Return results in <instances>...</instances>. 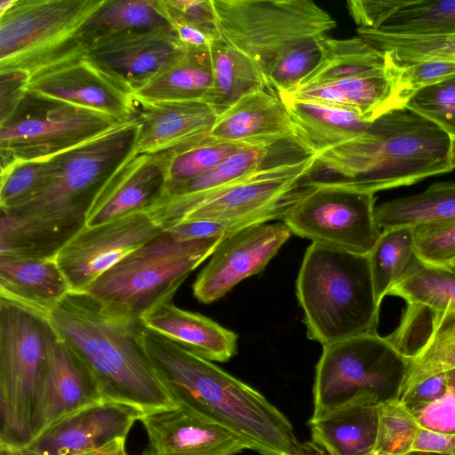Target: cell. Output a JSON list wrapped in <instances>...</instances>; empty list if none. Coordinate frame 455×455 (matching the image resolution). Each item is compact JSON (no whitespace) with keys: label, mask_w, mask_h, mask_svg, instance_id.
Segmentation results:
<instances>
[{"label":"cell","mask_w":455,"mask_h":455,"mask_svg":"<svg viewBox=\"0 0 455 455\" xmlns=\"http://www.w3.org/2000/svg\"><path fill=\"white\" fill-rule=\"evenodd\" d=\"M142 340L178 404L235 432L260 455H299L300 444L291 423L258 390L143 325Z\"/></svg>","instance_id":"6da1fadb"},{"label":"cell","mask_w":455,"mask_h":455,"mask_svg":"<svg viewBox=\"0 0 455 455\" xmlns=\"http://www.w3.org/2000/svg\"><path fill=\"white\" fill-rule=\"evenodd\" d=\"M49 319L91 371L106 400L134 406L144 413L179 405L146 351L140 320L86 291H74L52 310Z\"/></svg>","instance_id":"7a4b0ae2"},{"label":"cell","mask_w":455,"mask_h":455,"mask_svg":"<svg viewBox=\"0 0 455 455\" xmlns=\"http://www.w3.org/2000/svg\"><path fill=\"white\" fill-rule=\"evenodd\" d=\"M220 38L261 70L268 91L291 92L317 65L336 27L311 0H212Z\"/></svg>","instance_id":"3957f363"},{"label":"cell","mask_w":455,"mask_h":455,"mask_svg":"<svg viewBox=\"0 0 455 455\" xmlns=\"http://www.w3.org/2000/svg\"><path fill=\"white\" fill-rule=\"evenodd\" d=\"M451 146L435 124L406 108H395L359 136L315 154V171L375 194L451 172Z\"/></svg>","instance_id":"277c9868"},{"label":"cell","mask_w":455,"mask_h":455,"mask_svg":"<svg viewBox=\"0 0 455 455\" xmlns=\"http://www.w3.org/2000/svg\"><path fill=\"white\" fill-rule=\"evenodd\" d=\"M309 339L323 347L377 333L379 307L368 255L311 243L296 281Z\"/></svg>","instance_id":"5b68a950"},{"label":"cell","mask_w":455,"mask_h":455,"mask_svg":"<svg viewBox=\"0 0 455 455\" xmlns=\"http://www.w3.org/2000/svg\"><path fill=\"white\" fill-rule=\"evenodd\" d=\"M139 132L140 124L133 117L47 159L42 189L22 205L4 211L25 218L84 227L100 191L138 155Z\"/></svg>","instance_id":"8992f818"},{"label":"cell","mask_w":455,"mask_h":455,"mask_svg":"<svg viewBox=\"0 0 455 455\" xmlns=\"http://www.w3.org/2000/svg\"><path fill=\"white\" fill-rule=\"evenodd\" d=\"M315 166V154L299 153L273 163L221 191L188 201L164 198L147 212L164 229L183 222L206 220L240 230L282 220L303 195Z\"/></svg>","instance_id":"52a82bcc"},{"label":"cell","mask_w":455,"mask_h":455,"mask_svg":"<svg viewBox=\"0 0 455 455\" xmlns=\"http://www.w3.org/2000/svg\"><path fill=\"white\" fill-rule=\"evenodd\" d=\"M222 239L179 241L164 229L103 273L85 291L117 312L140 320L172 301L189 274L211 257Z\"/></svg>","instance_id":"ba28073f"},{"label":"cell","mask_w":455,"mask_h":455,"mask_svg":"<svg viewBox=\"0 0 455 455\" xmlns=\"http://www.w3.org/2000/svg\"><path fill=\"white\" fill-rule=\"evenodd\" d=\"M54 329L49 315L0 297V450L32 439L31 419Z\"/></svg>","instance_id":"9c48e42d"},{"label":"cell","mask_w":455,"mask_h":455,"mask_svg":"<svg viewBox=\"0 0 455 455\" xmlns=\"http://www.w3.org/2000/svg\"><path fill=\"white\" fill-rule=\"evenodd\" d=\"M106 0H17L0 16V72L29 77L84 57L83 29Z\"/></svg>","instance_id":"30bf717a"},{"label":"cell","mask_w":455,"mask_h":455,"mask_svg":"<svg viewBox=\"0 0 455 455\" xmlns=\"http://www.w3.org/2000/svg\"><path fill=\"white\" fill-rule=\"evenodd\" d=\"M404 368L405 356L378 332L323 346L315 367L311 419L377 405Z\"/></svg>","instance_id":"8fae6325"},{"label":"cell","mask_w":455,"mask_h":455,"mask_svg":"<svg viewBox=\"0 0 455 455\" xmlns=\"http://www.w3.org/2000/svg\"><path fill=\"white\" fill-rule=\"evenodd\" d=\"M123 122L27 91L12 111L0 119L1 167L47 160Z\"/></svg>","instance_id":"7c38bea8"},{"label":"cell","mask_w":455,"mask_h":455,"mask_svg":"<svg viewBox=\"0 0 455 455\" xmlns=\"http://www.w3.org/2000/svg\"><path fill=\"white\" fill-rule=\"evenodd\" d=\"M375 194L337 179H312L281 221L312 243L368 255L381 229L375 220Z\"/></svg>","instance_id":"4fadbf2b"},{"label":"cell","mask_w":455,"mask_h":455,"mask_svg":"<svg viewBox=\"0 0 455 455\" xmlns=\"http://www.w3.org/2000/svg\"><path fill=\"white\" fill-rule=\"evenodd\" d=\"M163 230L147 212H134L84 226L55 259L71 291H85L103 273Z\"/></svg>","instance_id":"5bb4252c"},{"label":"cell","mask_w":455,"mask_h":455,"mask_svg":"<svg viewBox=\"0 0 455 455\" xmlns=\"http://www.w3.org/2000/svg\"><path fill=\"white\" fill-rule=\"evenodd\" d=\"M291 234L283 221H277L251 225L224 237L193 284L195 297L212 303L262 272Z\"/></svg>","instance_id":"9a60e30c"},{"label":"cell","mask_w":455,"mask_h":455,"mask_svg":"<svg viewBox=\"0 0 455 455\" xmlns=\"http://www.w3.org/2000/svg\"><path fill=\"white\" fill-rule=\"evenodd\" d=\"M144 412L129 404L104 400L57 420L16 455H79L116 439H126Z\"/></svg>","instance_id":"2e32d148"},{"label":"cell","mask_w":455,"mask_h":455,"mask_svg":"<svg viewBox=\"0 0 455 455\" xmlns=\"http://www.w3.org/2000/svg\"><path fill=\"white\" fill-rule=\"evenodd\" d=\"M27 91L114 116L134 117L135 99L126 85L84 57L60 62L29 77Z\"/></svg>","instance_id":"e0dca14e"},{"label":"cell","mask_w":455,"mask_h":455,"mask_svg":"<svg viewBox=\"0 0 455 455\" xmlns=\"http://www.w3.org/2000/svg\"><path fill=\"white\" fill-rule=\"evenodd\" d=\"M395 335L409 354L395 398L405 401L427 379L455 370V310L429 313L408 307Z\"/></svg>","instance_id":"ac0fdd59"},{"label":"cell","mask_w":455,"mask_h":455,"mask_svg":"<svg viewBox=\"0 0 455 455\" xmlns=\"http://www.w3.org/2000/svg\"><path fill=\"white\" fill-rule=\"evenodd\" d=\"M185 48L172 29L132 31L95 40L84 58L134 92Z\"/></svg>","instance_id":"d6986e66"},{"label":"cell","mask_w":455,"mask_h":455,"mask_svg":"<svg viewBox=\"0 0 455 455\" xmlns=\"http://www.w3.org/2000/svg\"><path fill=\"white\" fill-rule=\"evenodd\" d=\"M104 400L91 371L54 330L36 396L32 439L61 418Z\"/></svg>","instance_id":"ffe728a7"},{"label":"cell","mask_w":455,"mask_h":455,"mask_svg":"<svg viewBox=\"0 0 455 455\" xmlns=\"http://www.w3.org/2000/svg\"><path fill=\"white\" fill-rule=\"evenodd\" d=\"M140 421L148 437L142 455H235L250 450L235 432L183 405L144 413Z\"/></svg>","instance_id":"44dd1931"},{"label":"cell","mask_w":455,"mask_h":455,"mask_svg":"<svg viewBox=\"0 0 455 455\" xmlns=\"http://www.w3.org/2000/svg\"><path fill=\"white\" fill-rule=\"evenodd\" d=\"M135 99V98H134ZM219 113L206 101L135 99L138 155H158L208 139Z\"/></svg>","instance_id":"7402d4cb"},{"label":"cell","mask_w":455,"mask_h":455,"mask_svg":"<svg viewBox=\"0 0 455 455\" xmlns=\"http://www.w3.org/2000/svg\"><path fill=\"white\" fill-rule=\"evenodd\" d=\"M167 192L166 161L163 154L137 155L100 191L85 220L97 226L134 212H147Z\"/></svg>","instance_id":"603a6c76"},{"label":"cell","mask_w":455,"mask_h":455,"mask_svg":"<svg viewBox=\"0 0 455 455\" xmlns=\"http://www.w3.org/2000/svg\"><path fill=\"white\" fill-rule=\"evenodd\" d=\"M208 138L237 144L300 145L285 102L268 90L247 94L220 113Z\"/></svg>","instance_id":"cb8c5ba5"},{"label":"cell","mask_w":455,"mask_h":455,"mask_svg":"<svg viewBox=\"0 0 455 455\" xmlns=\"http://www.w3.org/2000/svg\"><path fill=\"white\" fill-rule=\"evenodd\" d=\"M141 324L210 361L224 363L237 350V335L213 320L165 302L140 318Z\"/></svg>","instance_id":"d4e9b609"},{"label":"cell","mask_w":455,"mask_h":455,"mask_svg":"<svg viewBox=\"0 0 455 455\" xmlns=\"http://www.w3.org/2000/svg\"><path fill=\"white\" fill-rule=\"evenodd\" d=\"M70 291L56 259L0 257V297L49 315Z\"/></svg>","instance_id":"484cf974"},{"label":"cell","mask_w":455,"mask_h":455,"mask_svg":"<svg viewBox=\"0 0 455 455\" xmlns=\"http://www.w3.org/2000/svg\"><path fill=\"white\" fill-rule=\"evenodd\" d=\"M282 100L288 108L300 145L315 155L359 136L371 124L352 108L292 98Z\"/></svg>","instance_id":"4316f807"},{"label":"cell","mask_w":455,"mask_h":455,"mask_svg":"<svg viewBox=\"0 0 455 455\" xmlns=\"http://www.w3.org/2000/svg\"><path fill=\"white\" fill-rule=\"evenodd\" d=\"M209 49L186 47L161 73L134 91V98L148 101L207 102L213 84Z\"/></svg>","instance_id":"83f0119b"},{"label":"cell","mask_w":455,"mask_h":455,"mask_svg":"<svg viewBox=\"0 0 455 455\" xmlns=\"http://www.w3.org/2000/svg\"><path fill=\"white\" fill-rule=\"evenodd\" d=\"M377 405L348 407L310 418L311 442L328 455L371 454L377 435Z\"/></svg>","instance_id":"f1b7e54d"},{"label":"cell","mask_w":455,"mask_h":455,"mask_svg":"<svg viewBox=\"0 0 455 455\" xmlns=\"http://www.w3.org/2000/svg\"><path fill=\"white\" fill-rule=\"evenodd\" d=\"M84 227L20 217L0 210V257L55 259Z\"/></svg>","instance_id":"f546056e"},{"label":"cell","mask_w":455,"mask_h":455,"mask_svg":"<svg viewBox=\"0 0 455 455\" xmlns=\"http://www.w3.org/2000/svg\"><path fill=\"white\" fill-rule=\"evenodd\" d=\"M213 84L207 102L220 114L243 96L268 90L259 68L221 38L211 45Z\"/></svg>","instance_id":"4dcf8cb0"},{"label":"cell","mask_w":455,"mask_h":455,"mask_svg":"<svg viewBox=\"0 0 455 455\" xmlns=\"http://www.w3.org/2000/svg\"><path fill=\"white\" fill-rule=\"evenodd\" d=\"M387 64V56L359 36L346 39L328 36L322 43L317 65L292 91L360 76L384 68Z\"/></svg>","instance_id":"1f68e13d"},{"label":"cell","mask_w":455,"mask_h":455,"mask_svg":"<svg viewBox=\"0 0 455 455\" xmlns=\"http://www.w3.org/2000/svg\"><path fill=\"white\" fill-rule=\"evenodd\" d=\"M375 220L381 230L455 220V182H436L421 193L381 203Z\"/></svg>","instance_id":"d6a6232c"},{"label":"cell","mask_w":455,"mask_h":455,"mask_svg":"<svg viewBox=\"0 0 455 455\" xmlns=\"http://www.w3.org/2000/svg\"><path fill=\"white\" fill-rule=\"evenodd\" d=\"M172 29L163 0H106L83 29L88 47L97 39L124 32Z\"/></svg>","instance_id":"836d02e7"},{"label":"cell","mask_w":455,"mask_h":455,"mask_svg":"<svg viewBox=\"0 0 455 455\" xmlns=\"http://www.w3.org/2000/svg\"><path fill=\"white\" fill-rule=\"evenodd\" d=\"M387 295L429 313L454 311L455 268L427 265L414 257Z\"/></svg>","instance_id":"e575fe53"},{"label":"cell","mask_w":455,"mask_h":455,"mask_svg":"<svg viewBox=\"0 0 455 455\" xmlns=\"http://www.w3.org/2000/svg\"><path fill=\"white\" fill-rule=\"evenodd\" d=\"M387 58L388 64L384 68L330 83L342 92L362 119L368 123L389 110L402 108L399 101V68Z\"/></svg>","instance_id":"d590c367"},{"label":"cell","mask_w":455,"mask_h":455,"mask_svg":"<svg viewBox=\"0 0 455 455\" xmlns=\"http://www.w3.org/2000/svg\"><path fill=\"white\" fill-rule=\"evenodd\" d=\"M375 30L405 36L455 34V0H400Z\"/></svg>","instance_id":"8d00e7d4"},{"label":"cell","mask_w":455,"mask_h":455,"mask_svg":"<svg viewBox=\"0 0 455 455\" xmlns=\"http://www.w3.org/2000/svg\"><path fill=\"white\" fill-rule=\"evenodd\" d=\"M368 257L376 299L380 305L415 257L413 228L403 226L382 230Z\"/></svg>","instance_id":"74e56055"},{"label":"cell","mask_w":455,"mask_h":455,"mask_svg":"<svg viewBox=\"0 0 455 455\" xmlns=\"http://www.w3.org/2000/svg\"><path fill=\"white\" fill-rule=\"evenodd\" d=\"M360 37L386 53L395 63L447 61L455 63V34L405 36L370 28H356Z\"/></svg>","instance_id":"f35d334b"},{"label":"cell","mask_w":455,"mask_h":455,"mask_svg":"<svg viewBox=\"0 0 455 455\" xmlns=\"http://www.w3.org/2000/svg\"><path fill=\"white\" fill-rule=\"evenodd\" d=\"M247 145L250 144L223 142L208 138L163 153L166 161V195L174 188L210 172Z\"/></svg>","instance_id":"ab89813d"},{"label":"cell","mask_w":455,"mask_h":455,"mask_svg":"<svg viewBox=\"0 0 455 455\" xmlns=\"http://www.w3.org/2000/svg\"><path fill=\"white\" fill-rule=\"evenodd\" d=\"M378 427L372 455H410L417 431L422 426L413 410L395 396L377 405Z\"/></svg>","instance_id":"60d3db41"},{"label":"cell","mask_w":455,"mask_h":455,"mask_svg":"<svg viewBox=\"0 0 455 455\" xmlns=\"http://www.w3.org/2000/svg\"><path fill=\"white\" fill-rule=\"evenodd\" d=\"M47 160L1 167L0 209L12 210L33 198L44 187Z\"/></svg>","instance_id":"b9f144b4"},{"label":"cell","mask_w":455,"mask_h":455,"mask_svg":"<svg viewBox=\"0 0 455 455\" xmlns=\"http://www.w3.org/2000/svg\"><path fill=\"white\" fill-rule=\"evenodd\" d=\"M413 249L422 263L451 267L455 260V220L413 228Z\"/></svg>","instance_id":"7bdbcfd3"},{"label":"cell","mask_w":455,"mask_h":455,"mask_svg":"<svg viewBox=\"0 0 455 455\" xmlns=\"http://www.w3.org/2000/svg\"><path fill=\"white\" fill-rule=\"evenodd\" d=\"M404 108L430 120L455 140V85L441 83L411 96Z\"/></svg>","instance_id":"ee69618b"},{"label":"cell","mask_w":455,"mask_h":455,"mask_svg":"<svg viewBox=\"0 0 455 455\" xmlns=\"http://www.w3.org/2000/svg\"><path fill=\"white\" fill-rule=\"evenodd\" d=\"M396 65L399 68V101L402 108L417 92L441 84L455 75L453 62L420 61Z\"/></svg>","instance_id":"f6af8a7d"},{"label":"cell","mask_w":455,"mask_h":455,"mask_svg":"<svg viewBox=\"0 0 455 455\" xmlns=\"http://www.w3.org/2000/svg\"><path fill=\"white\" fill-rule=\"evenodd\" d=\"M411 409L422 426L441 432L455 431V370L451 371V380L442 396Z\"/></svg>","instance_id":"bcb514c9"},{"label":"cell","mask_w":455,"mask_h":455,"mask_svg":"<svg viewBox=\"0 0 455 455\" xmlns=\"http://www.w3.org/2000/svg\"><path fill=\"white\" fill-rule=\"evenodd\" d=\"M187 20L214 38H220L212 0H167Z\"/></svg>","instance_id":"7dc6e473"},{"label":"cell","mask_w":455,"mask_h":455,"mask_svg":"<svg viewBox=\"0 0 455 455\" xmlns=\"http://www.w3.org/2000/svg\"><path fill=\"white\" fill-rule=\"evenodd\" d=\"M164 11L171 28L178 40L186 47L209 49L219 38H214L187 20L179 12L163 0Z\"/></svg>","instance_id":"c3c4849f"},{"label":"cell","mask_w":455,"mask_h":455,"mask_svg":"<svg viewBox=\"0 0 455 455\" xmlns=\"http://www.w3.org/2000/svg\"><path fill=\"white\" fill-rule=\"evenodd\" d=\"M165 230L179 241L222 239L238 231L228 225L206 220L183 222L170 227Z\"/></svg>","instance_id":"681fc988"},{"label":"cell","mask_w":455,"mask_h":455,"mask_svg":"<svg viewBox=\"0 0 455 455\" xmlns=\"http://www.w3.org/2000/svg\"><path fill=\"white\" fill-rule=\"evenodd\" d=\"M455 455V431L441 432L421 426L413 439L410 455Z\"/></svg>","instance_id":"f907efd6"},{"label":"cell","mask_w":455,"mask_h":455,"mask_svg":"<svg viewBox=\"0 0 455 455\" xmlns=\"http://www.w3.org/2000/svg\"><path fill=\"white\" fill-rule=\"evenodd\" d=\"M284 98L310 100L321 104L354 109L342 92L330 83L304 86L291 92L281 99Z\"/></svg>","instance_id":"816d5d0a"},{"label":"cell","mask_w":455,"mask_h":455,"mask_svg":"<svg viewBox=\"0 0 455 455\" xmlns=\"http://www.w3.org/2000/svg\"><path fill=\"white\" fill-rule=\"evenodd\" d=\"M0 119H3L27 92L29 76L22 72H0Z\"/></svg>","instance_id":"f5cc1de1"},{"label":"cell","mask_w":455,"mask_h":455,"mask_svg":"<svg viewBox=\"0 0 455 455\" xmlns=\"http://www.w3.org/2000/svg\"><path fill=\"white\" fill-rule=\"evenodd\" d=\"M451 377V371H449L427 379L418 386L403 402L411 408H417L435 401L444 394Z\"/></svg>","instance_id":"db71d44e"},{"label":"cell","mask_w":455,"mask_h":455,"mask_svg":"<svg viewBox=\"0 0 455 455\" xmlns=\"http://www.w3.org/2000/svg\"><path fill=\"white\" fill-rule=\"evenodd\" d=\"M125 440L116 439L98 449L79 455H128L125 449Z\"/></svg>","instance_id":"11a10c76"},{"label":"cell","mask_w":455,"mask_h":455,"mask_svg":"<svg viewBox=\"0 0 455 455\" xmlns=\"http://www.w3.org/2000/svg\"><path fill=\"white\" fill-rule=\"evenodd\" d=\"M299 455H328L323 449L312 442L300 444Z\"/></svg>","instance_id":"9f6ffc18"},{"label":"cell","mask_w":455,"mask_h":455,"mask_svg":"<svg viewBox=\"0 0 455 455\" xmlns=\"http://www.w3.org/2000/svg\"><path fill=\"white\" fill-rule=\"evenodd\" d=\"M17 0H1L0 1V16L10 11Z\"/></svg>","instance_id":"6f0895ef"},{"label":"cell","mask_w":455,"mask_h":455,"mask_svg":"<svg viewBox=\"0 0 455 455\" xmlns=\"http://www.w3.org/2000/svg\"><path fill=\"white\" fill-rule=\"evenodd\" d=\"M451 164L452 168L455 169V140H451Z\"/></svg>","instance_id":"680465c9"},{"label":"cell","mask_w":455,"mask_h":455,"mask_svg":"<svg viewBox=\"0 0 455 455\" xmlns=\"http://www.w3.org/2000/svg\"><path fill=\"white\" fill-rule=\"evenodd\" d=\"M443 83L451 84V85H455V75L453 76H451V78L447 79L446 81H444Z\"/></svg>","instance_id":"91938a15"},{"label":"cell","mask_w":455,"mask_h":455,"mask_svg":"<svg viewBox=\"0 0 455 455\" xmlns=\"http://www.w3.org/2000/svg\"><path fill=\"white\" fill-rule=\"evenodd\" d=\"M0 455H16L13 452L8 451H3L0 450Z\"/></svg>","instance_id":"94428289"},{"label":"cell","mask_w":455,"mask_h":455,"mask_svg":"<svg viewBox=\"0 0 455 455\" xmlns=\"http://www.w3.org/2000/svg\"><path fill=\"white\" fill-rule=\"evenodd\" d=\"M451 267L455 268V260L451 263Z\"/></svg>","instance_id":"6125c7cd"},{"label":"cell","mask_w":455,"mask_h":455,"mask_svg":"<svg viewBox=\"0 0 455 455\" xmlns=\"http://www.w3.org/2000/svg\"><path fill=\"white\" fill-rule=\"evenodd\" d=\"M368 455H372V454H368Z\"/></svg>","instance_id":"be15d7a7"}]
</instances>
